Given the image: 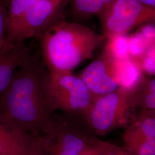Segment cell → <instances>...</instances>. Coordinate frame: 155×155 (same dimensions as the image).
I'll return each mask as SVG.
<instances>
[{
    "instance_id": "cell-1",
    "label": "cell",
    "mask_w": 155,
    "mask_h": 155,
    "mask_svg": "<svg viewBox=\"0 0 155 155\" xmlns=\"http://www.w3.org/2000/svg\"><path fill=\"white\" fill-rule=\"evenodd\" d=\"M49 75L42 59L31 53L0 95V121L34 136L55 139L63 123L54 116L48 93Z\"/></svg>"
},
{
    "instance_id": "cell-2",
    "label": "cell",
    "mask_w": 155,
    "mask_h": 155,
    "mask_svg": "<svg viewBox=\"0 0 155 155\" xmlns=\"http://www.w3.org/2000/svg\"><path fill=\"white\" fill-rule=\"evenodd\" d=\"M38 40L41 59L50 74L72 72L106 41L102 34L65 20L52 26Z\"/></svg>"
},
{
    "instance_id": "cell-3",
    "label": "cell",
    "mask_w": 155,
    "mask_h": 155,
    "mask_svg": "<svg viewBox=\"0 0 155 155\" xmlns=\"http://www.w3.org/2000/svg\"><path fill=\"white\" fill-rule=\"evenodd\" d=\"M136 109L132 89L120 87L94 98L83 118L91 135L98 137L126 124Z\"/></svg>"
},
{
    "instance_id": "cell-4",
    "label": "cell",
    "mask_w": 155,
    "mask_h": 155,
    "mask_svg": "<svg viewBox=\"0 0 155 155\" xmlns=\"http://www.w3.org/2000/svg\"><path fill=\"white\" fill-rule=\"evenodd\" d=\"M97 16L107 39L127 35L134 28L155 21V9L140 0H111Z\"/></svg>"
},
{
    "instance_id": "cell-5",
    "label": "cell",
    "mask_w": 155,
    "mask_h": 155,
    "mask_svg": "<svg viewBox=\"0 0 155 155\" xmlns=\"http://www.w3.org/2000/svg\"><path fill=\"white\" fill-rule=\"evenodd\" d=\"M48 93L54 110L83 117L93 98L86 84L72 72L50 74Z\"/></svg>"
},
{
    "instance_id": "cell-6",
    "label": "cell",
    "mask_w": 155,
    "mask_h": 155,
    "mask_svg": "<svg viewBox=\"0 0 155 155\" xmlns=\"http://www.w3.org/2000/svg\"><path fill=\"white\" fill-rule=\"evenodd\" d=\"M67 0H36L16 25L8 31L6 40L16 43L39 39L52 26L64 19Z\"/></svg>"
},
{
    "instance_id": "cell-7",
    "label": "cell",
    "mask_w": 155,
    "mask_h": 155,
    "mask_svg": "<svg viewBox=\"0 0 155 155\" xmlns=\"http://www.w3.org/2000/svg\"><path fill=\"white\" fill-rule=\"evenodd\" d=\"M93 99L114 92L120 87L118 61L103 48L98 58L78 74Z\"/></svg>"
},
{
    "instance_id": "cell-8",
    "label": "cell",
    "mask_w": 155,
    "mask_h": 155,
    "mask_svg": "<svg viewBox=\"0 0 155 155\" xmlns=\"http://www.w3.org/2000/svg\"><path fill=\"white\" fill-rule=\"evenodd\" d=\"M54 141L17 130L0 121V155H48Z\"/></svg>"
},
{
    "instance_id": "cell-9",
    "label": "cell",
    "mask_w": 155,
    "mask_h": 155,
    "mask_svg": "<svg viewBox=\"0 0 155 155\" xmlns=\"http://www.w3.org/2000/svg\"><path fill=\"white\" fill-rule=\"evenodd\" d=\"M31 53L25 41H9L0 50V95L9 85L17 68Z\"/></svg>"
},
{
    "instance_id": "cell-10",
    "label": "cell",
    "mask_w": 155,
    "mask_h": 155,
    "mask_svg": "<svg viewBox=\"0 0 155 155\" xmlns=\"http://www.w3.org/2000/svg\"><path fill=\"white\" fill-rule=\"evenodd\" d=\"M90 134L64 123L48 155H79L89 144Z\"/></svg>"
},
{
    "instance_id": "cell-11",
    "label": "cell",
    "mask_w": 155,
    "mask_h": 155,
    "mask_svg": "<svg viewBox=\"0 0 155 155\" xmlns=\"http://www.w3.org/2000/svg\"><path fill=\"white\" fill-rule=\"evenodd\" d=\"M122 137L125 147L155 137V111H140L128 125Z\"/></svg>"
},
{
    "instance_id": "cell-12",
    "label": "cell",
    "mask_w": 155,
    "mask_h": 155,
    "mask_svg": "<svg viewBox=\"0 0 155 155\" xmlns=\"http://www.w3.org/2000/svg\"><path fill=\"white\" fill-rule=\"evenodd\" d=\"M132 90L136 109L155 111V78L143 76Z\"/></svg>"
},
{
    "instance_id": "cell-13",
    "label": "cell",
    "mask_w": 155,
    "mask_h": 155,
    "mask_svg": "<svg viewBox=\"0 0 155 155\" xmlns=\"http://www.w3.org/2000/svg\"><path fill=\"white\" fill-rule=\"evenodd\" d=\"M74 19L83 21L97 16L111 0H68Z\"/></svg>"
},
{
    "instance_id": "cell-14",
    "label": "cell",
    "mask_w": 155,
    "mask_h": 155,
    "mask_svg": "<svg viewBox=\"0 0 155 155\" xmlns=\"http://www.w3.org/2000/svg\"><path fill=\"white\" fill-rule=\"evenodd\" d=\"M139 62L130 57L118 62V81L120 87L132 89L143 77Z\"/></svg>"
},
{
    "instance_id": "cell-15",
    "label": "cell",
    "mask_w": 155,
    "mask_h": 155,
    "mask_svg": "<svg viewBox=\"0 0 155 155\" xmlns=\"http://www.w3.org/2000/svg\"><path fill=\"white\" fill-rule=\"evenodd\" d=\"M128 40L129 36L127 35L107 39L104 48L117 61H123L129 58Z\"/></svg>"
},
{
    "instance_id": "cell-16",
    "label": "cell",
    "mask_w": 155,
    "mask_h": 155,
    "mask_svg": "<svg viewBox=\"0 0 155 155\" xmlns=\"http://www.w3.org/2000/svg\"><path fill=\"white\" fill-rule=\"evenodd\" d=\"M36 0H9L7 9L8 27L7 32L13 28L25 13Z\"/></svg>"
},
{
    "instance_id": "cell-17",
    "label": "cell",
    "mask_w": 155,
    "mask_h": 155,
    "mask_svg": "<svg viewBox=\"0 0 155 155\" xmlns=\"http://www.w3.org/2000/svg\"><path fill=\"white\" fill-rule=\"evenodd\" d=\"M89 143L97 150L100 155H134L124 147H120L90 134Z\"/></svg>"
},
{
    "instance_id": "cell-18",
    "label": "cell",
    "mask_w": 155,
    "mask_h": 155,
    "mask_svg": "<svg viewBox=\"0 0 155 155\" xmlns=\"http://www.w3.org/2000/svg\"><path fill=\"white\" fill-rule=\"evenodd\" d=\"M150 45L138 31L129 36L128 51L129 57L139 62Z\"/></svg>"
},
{
    "instance_id": "cell-19",
    "label": "cell",
    "mask_w": 155,
    "mask_h": 155,
    "mask_svg": "<svg viewBox=\"0 0 155 155\" xmlns=\"http://www.w3.org/2000/svg\"><path fill=\"white\" fill-rule=\"evenodd\" d=\"M139 63L143 72L150 75H155V42L150 45Z\"/></svg>"
},
{
    "instance_id": "cell-20",
    "label": "cell",
    "mask_w": 155,
    "mask_h": 155,
    "mask_svg": "<svg viewBox=\"0 0 155 155\" xmlns=\"http://www.w3.org/2000/svg\"><path fill=\"white\" fill-rule=\"evenodd\" d=\"M125 148L134 155H155V137L145 140L133 146Z\"/></svg>"
},
{
    "instance_id": "cell-21",
    "label": "cell",
    "mask_w": 155,
    "mask_h": 155,
    "mask_svg": "<svg viewBox=\"0 0 155 155\" xmlns=\"http://www.w3.org/2000/svg\"><path fill=\"white\" fill-rule=\"evenodd\" d=\"M8 27V16L7 6L0 1V50L8 43L6 35Z\"/></svg>"
},
{
    "instance_id": "cell-22",
    "label": "cell",
    "mask_w": 155,
    "mask_h": 155,
    "mask_svg": "<svg viewBox=\"0 0 155 155\" xmlns=\"http://www.w3.org/2000/svg\"><path fill=\"white\" fill-rule=\"evenodd\" d=\"M79 155H100L97 150L89 143Z\"/></svg>"
},
{
    "instance_id": "cell-23",
    "label": "cell",
    "mask_w": 155,
    "mask_h": 155,
    "mask_svg": "<svg viewBox=\"0 0 155 155\" xmlns=\"http://www.w3.org/2000/svg\"><path fill=\"white\" fill-rule=\"evenodd\" d=\"M145 5L155 9V0H140Z\"/></svg>"
},
{
    "instance_id": "cell-24",
    "label": "cell",
    "mask_w": 155,
    "mask_h": 155,
    "mask_svg": "<svg viewBox=\"0 0 155 155\" xmlns=\"http://www.w3.org/2000/svg\"><path fill=\"white\" fill-rule=\"evenodd\" d=\"M0 1H1V2H3V3H4V4L6 6H7L9 0H0Z\"/></svg>"
}]
</instances>
